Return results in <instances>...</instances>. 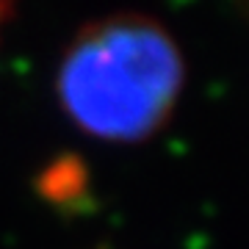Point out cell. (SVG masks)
I'll list each match as a JSON object with an SVG mask.
<instances>
[{"mask_svg":"<svg viewBox=\"0 0 249 249\" xmlns=\"http://www.w3.org/2000/svg\"><path fill=\"white\" fill-rule=\"evenodd\" d=\"M186 61L169 28L122 11L91 19L64 47L55 97L80 133L108 144L147 142L169 122Z\"/></svg>","mask_w":249,"mask_h":249,"instance_id":"cell-1","label":"cell"},{"mask_svg":"<svg viewBox=\"0 0 249 249\" xmlns=\"http://www.w3.org/2000/svg\"><path fill=\"white\" fill-rule=\"evenodd\" d=\"M11 17H14V0H0V34Z\"/></svg>","mask_w":249,"mask_h":249,"instance_id":"cell-2","label":"cell"}]
</instances>
